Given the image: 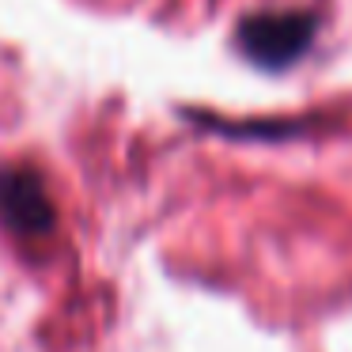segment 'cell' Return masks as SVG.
I'll use <instances>...</instances> for the list:
<instances>
[{
    "label": "cell",
    "mask_w": 352,
    "mask_h": 352,
    "mask_svg": "<svg viewBox=\"0 0 352 352\" xmlns=\"http://www.w3.org/2000/svg\"><path fill=\"white\" fill-rule=\"evenodd\" d=\"M318 16L307 8L250 12L235 27V50L261 72H288L311 54Z\"/></svg>",
    "instance_id": "cell-1"
},
{
    "label": "cell",
    "mask_w": 352,
    "mask_h": 352,
    "mask_svg": "<svg viewBox=\"0 0 352 352\" xmlns=\"http://www.w3.org/2000/svg\"><path fill=\"white\" fill-rule=\"evenodd\" d=\"M0 223L19 239H42L54 231L57 212L31 167H0Z\"/></svg>",
    "instance_id": "cell-2"
}]
</instances>
